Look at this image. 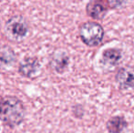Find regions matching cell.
<instances>
[{"mask_svg": "<svg viewBox=\"0 0 134 133\" xmlns=\"http://www.w3.org/2000/svg\"><path fill=\"white\" fill-rule=\"evenodd\" d=\"M0 117L11 128L19 125L25 117V107L23 103L15 97L7 98L1 103Z\"/></svg>", "mask_w": 134, "mask_h": 133, "instance_id": "obj_1", "label": "cell"}, {"mask_svg": "<svg viewBox=\"0 0 134 133\" xmlns=\"http://www.w3.org/2000/svg\"><path fill=\"white\" fill-rule=\"evenodd\" d=\"M80 36L86 45L95 47L102 41L104 30L99 24L95 22H87L80 27Z\"/></svg>", "mask_w": 134, "mask_h": 133, "instance_id": "obj_2", "label": "cell"}, {"mask_svg": "<svg viewBox=\"0 0 134 133\" xmlns=\"http://www.w3.org/2000/svg\"><path fill=\"white\" fill-rule=\"evenodd\" d=\"M5 32L13 39L23 38L28 32V25L23 16H14L7 20L5 24Z\"/></svg>", "mask_w": 134, "mask_h": 133, "instance_id": "obj_3", "label": "cell"}, {"mask_svg": "<svg viewBox=\"0 0 134 133\" xmlns=\"http://www.w3.org/2000/svg\"><path fill=\"white\" fill-rule=\"evenodd\" d=\"M40 64L36 57H26L19 65V73L26 78H33L37 74Z\"/></svg>", "mask_w": 134, "mask_h": 133, "instance_id": "obj_4", "label": "cell"}, {"mask_svg": "<svg viewBox=\"0 0 134 133\" xmlns=\"http://www.w3.org/2000/svg\"><path fill=\"white\" fill-rule=\"evenodd\" d=\"M117 82L121 89L134 88V67H123L117 75Z\"/></svg>", "mask_w": 134, "mask_h": 133, "instance_id": "obj_5", "label": "cell"}, {"mask_svg": "<svg viewBox=\"0 0 134 133\" xmlns=\"http://www.w3.org/2000/svg\"><path fill=\"white\" fill-rule=\"evenodd\" d=\"M106 7L103 5V3H100V2H90L87 5V13L88 14V16L95 18V19L103 18L106 15Z\"/></svg>", "mask_w": 134, "mask_h": 133, "instance_id": "obj_6", "label": "cell"}, {"mask_svg": "<svg viewBox=\"0 0 134 133\" xmlns=\"http://www.w3.org/2000/svg\"><path fill=\"white\" fill-rule=\"evenodd\" d=\"M107 129L110 133H125L127 122L123 117H114L107 123Z\"/></svg>", "mask_w": 134, "mask_h": 133, "instance_id": "obj_7", "label": "cell"}, {"mask_svg": "<svg viewBox=\"0 0 134 133\" xmlns=\"http://www.w3.org/2000/svg\"><path fill=\"white\" fill-rule=\"evenodd\" d=\"M120 59H121V53L118 49L109 48V49H107L103 52L102 61L105 65L114 66V65L118 64Z\"/></svg>", "mask_w": 134, "mask_h": 133, "instance_id": "obj_8", "label": "cell"}, {"mask_svg": "<svg viewBox=\"0 0 134 133\" xmlns=\"http://www.w3.org/2000/svg\"><path fill=\"white\" fill-rule=\"evenodd\" d=\"M16 59V55L11 48L4 46L0 48V63L3 65H10Z\"/></svg>", "mask_w": 134, "mask_h": 133, "instance_id": "obj_9", "label": "cell"}, {"mask_svg": "<svg viewBox=\"0 0 134 133\" xmlns=\"http://www.w3.org/2000/svg\"><path fill=\"white\" fill-rule=\"evenodd\" d=\"M0 112H1V104H0Z\"/></svg>", "mask_w": 134, "mask_h": 133, "instance_id": "obj_10", "label": "cell"}]
</instances>
